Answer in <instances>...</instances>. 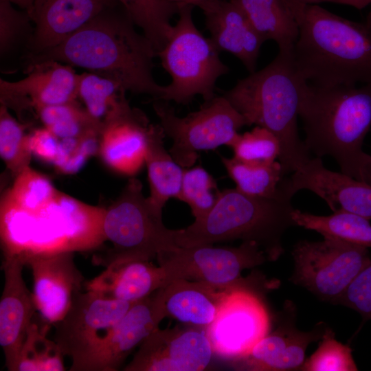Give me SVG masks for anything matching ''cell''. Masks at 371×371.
Masks as SVG:
<instances>
[{"label": "cell", "instance_id": "cell-1", "mask_svg": "<svg viewBox=\"0 0 371 371\" xmlns=\"http://www.w3.org/2000/svg\"><path fill=\"white\" fill-rule=\"evenodd\" d=\"M119 2L106 8L56 46L26 56L27 67L54 60L120 82L127 91L160 100L164 86L153 75L157 53Z\"/></svg>", "mask_w": 371, "mask_h": 371}, {"label": "cell", "instance_id": "cell-2", "mask_svg": "<svg viewBox=\"0 0 371 371\" xmlns=\"http://www.w3.org/2000/svg\"><path fill=\"white\" fill-rule=\"evenodd\" d=\"M299 117L310 153L331 157L341 172L371 185V156L362 148L371 126V84L322 87L307 82Z\"/></svg>", "mask_w": 371, "mask_h": 371}, {"label": "cell", "instance_id": "cell-3", "mask_svg": "<svg viewBox=\"0 0 371 371\" xmlns=\"http://www.w3.org/2000/svg\"><path fill=\"white\" fill-rule=\"evenodd\" d=\"M299 35L294 64L317 86L371 84V19L358 23L295 0Z\"/></svg>", "mask_w": 371, "mask_h": 371}, {"label": "cell", "instance_id": "cell-4", "mask_svg": "<svg viewBox=\"0 0 371 371\" xmlns=\"http://www.w3.org/2000/svg\"><path fill=\"white\" fill-rule=\"evenodd\" d=\"M306 84L294 64L293 54L279 52L265 67L239 80L223 95L245 117L247 126L265 128L278 139L284 178L311 159L297 128Z\"/></svg>", "mask_w": 371, "mask_h": 371}, {"label": "cell", "instance_id": "cell-5", "mask_svg": "<svg viewBox=\"0 0 371 371\" xmlns=\"http://www.w3.org/2000/svg\"><path fill=\"white\" fill-rule=\"evenodd\" d=\"M280 190L274 197L251 196L236 188L220 191L215 205L205 217L184 229H175L177 245L240 240L256 243L269 260H277L284 252V233L295 225L291 216L293 197Z\"/></svg>", "mask_w": 371, "mask_h": 371}, {"label": "cell", "instance_id": "cell-6", "mask_svg": "<svg viewBox=\"0 0 371 371\" xmlns=\"http://www.w3.org/2000/svg\"><path fill=\"white\" fill-rule=\"evenodd\" d=\"M106 240L112 247L93 256V263L106 267L119 261L150 260L163 251L177 247L175 229H168L157 210L145 197L142 183L129 179L107 208L104 221Z\"/></svg>", "mask_w": 371, "mask_h": 371}, {"label": "cell", "instance_id": "cell-7", "mask_svg": "<svg viewBox=\"0 0 371 371\" xmlns=\"http://www.w3.org/2000/svg\"><path fill=\"white\" fill-rule=\"evenodd\" d=\"M194 5H180L179 19L163 49L157 53L171 82L164 86L160 100L187 104L196 95L205 101L215 96L217 80L229 69L220 58V52L194 23Z\"/></svg>", "mask_w": 371, "mask_h": 371}, {"label": "cell", "instance_id": "cell-8", "mask_svg": "<svg viewBox=\"0 0 371 371\" xmlns=\"http://www.w3.org/2000/svg\"><path fill=\"white\" fill-rule=\"evenodd\" d=\"M153 109L165 135L172 140L169 153L183 168L192 166L201 150L223 145L230 147L238 130L247 126L245 117L223 95L205 101L198 111L183 117H178L166 101L155 100Z\"/></svg>", "mask_w": 371, "mask_h": 371}, {"label": "cell", "instance_id": "cell-9", "mask_svg": "<svg viewBox=\"0 0 371 371\" xmlns=\"http://www.w3.org/2000/svg\"><path fill=\"white\" fill-rule=\"evenodd\" d=\"M291 254L294 271L290 281L335 304L371 261L367 247L328 237L318 241L300 240Z\"/></svg>", "mask_w": 371, "mask_h": 371}, {"label": "cell", "instance_id": "cell-10", "mask_svg": "<svg viewBox=\"0 0 371 371\" xmlns=\"http://www.w3.org/2000/svg\"><path fill=\"white\" fill-rule=\"evenodd\" d=\"M156 258L165 273L166 285L177 280L235 285L245 282L240 280L245 269L269 260L266 253L251 242H242L238 247L177 246L159 253Z\"/></svg>", "mask_w": 371, "mask_h": 371}, {"label": "cell", "instance_id": "cell-11", "mask_svg": "<svg viewBox=\"0 0 371 371\" xmlns=\"http://www.w3.org/2000/svg\"><path fill=\"white\" fill-rule=\"evenodd\" d=\"M270 328L269 313L262 298L243 283L230 291L205 331L214 355L230 362L247 355Z\"/></svg>", "mask_w": 371, "mask_h": 371}, {"label": "cell", "instance_id": "cell-12", "mask_svg": "<svg viewBox=\"0 0 371 371\" xmlns=\"http://www.w3.org/2000/svg\"><path fill=\"white\" fill-rule=\"evenodd\" d=\"M161 288L135 302L70 371H115L133 350L166 318Z\"/></svg>", "mask_w": 371, "mask_h": 371}, {"label": "cell", "instance_id": "cell-13", "mask_svg": "<svg viewBox=\"0 0 371 371\" xmlns=\"http://www.w3.org/2000/svg\"><path fill=\"white\" fill-rule=\"evenodd\" d=\"M214 355L204 328L186 325L152 332L124 371H201Z\"/></svg>", "mask_w": 371, "mask_h": 371}, {"label": "cell", "instance_id": "cell-14", "mask_svg": "<svg viewBox=\"0 0 371 371\" xmlns=\"http://www.w3.org/2000/svg\"><path fill=\"white\" fill-rule=\"evenodd\" d=\"M134 303L105 299L85 290L79 291L65 317L54 324V341L74 364L109 333Z\"/></svg>", "mask_w": 371, "mask_h": 371}, {"label": "cell", "instance_id": "cell-15", "mask_svg": "<svg viewBox=\"0 0 371 371\" xmlns=\"http://www.w3.org/2000/svg\"><path fill=\"white\" fill-rule=\"evenodd\" d=\"M27 76L18 81L0 79V102L23 121L27 112L78 98L79 74L73 67L54 60L29 65Z\"/></svg>", "mask_w": 371, "mask_h": 371}, {"label": "cell", "instance_id": "cell-16", "mask_svg": "<svg viewBox=\"0 0 371 371\" xmlns=\"http://www.w3.org/2000/svg\"><path fill=\"white\" fill-rule=\"evenodd\" d=\"M74 251L20 255L32 273L33 297L40 317L54 325L69 311L84 278L76 267ZM19 255V254H18Z\"/></svg>", "mask_w": 371, "mask_h": 371}, {"label": "cell", "instance_id": "cell-17", "mask_svg": "<svg viewBox=\"0 0 371 371\" xmlns=\"http://www.w3.org/2000/svg\"><path fill=\"white\" fill-rule=\"evenodd\" d=\"M279 188L291 197L308 190L322 199L333 212L345 211L371 219V185L327 169L321 158H311L284 178Z\"/></svg>", "mask_w": 371, "mask_h": 371}, {"label": "cell", "instance_id": "cell-18", "mask_svg": "<svg viewBox=\"0 0 371 371\" xmlns=\"http://www.w3.org/2000/svg\"><path fill=\"white\" fill-rule=\"evenodd\" d=\"M117 0H34L27 11L34 30L25 57L52 48Z\"/></svg>", "mask_w": 371, "mask_h": 371}, {"label": "cell", "instance_id": "cell-19", "mask_svg": "<svg viewBox=\"0 0 371 371\" xmlns=\"http://www.w3.org/2000/svg\"><path fill=\"white\" fill-rule=\"evenodd\" d=\"M25 263L20 255L3 256L4 286L0 301V345L5 366L15 371L17 360L36 308L23 280Z\"/></svg>", "mask_w": 371, "mask_h": 371}, {"label": "cell", "instance_id": "cell-20", "mask_svg": "<svg viewBox=\"0 0 371 371\" xmlns=\"http://www.w3.org/2000/svg\"><path fill=\"white\" fill-rule=\"evenodd\" d=\"M326 328L325 325L319 324L310 331H302L289 319L269 331L247 355L229 363L236 370H300L308 346L319 341Z\"/></svg>", "mask_w": 371, "mask_h": 371}, {"label": "cell", "instance_id": "cell-21", "mask_svg": "<svg viewBox=\"0 0 371 371\" xmlns=\"http://www.w3.org/2000/svg\"><path fill=\"white\" fill-rule=\"evenodd\" d=\"M210 39L219 50L238 58L250 72L255 71L264 41L241 8L232 0H200Z\"/></svg>", "mask_w": 371, "mask_h": 371}, {"label": "cell", "instance_id": "cell-22", "mask_svg": "<svg viewBox=\"0 0 371 371\" xmlns=\"http://www.w3.org/2000/svg\"><path fill=\"white\" fill-rule=\"evenodd\" d=\"M151 126L146 115L133 107L105 124L98 150L104 163L124 176L131 177L139 172L145 164Z\"/></svg>", "mask_w": 371, "mask_h": 371}, {"label": "cell", "instance_id": "cell-23", "mask_svg": "<svg viewBox=\"0 0 371 371\" xmlns=\"http://www.w3.org/2000/svg\"><path fill=\"white\" fill-rule=\"evenodd\" d=\"M166 285L163 269L150 260L113 262L100 275L85 280V291L110 300L135 302Z\"/></svg>", "mask_w": 371, "mask_h": 371}, {"label": "cell", "instance_id": "cell-24", "mask_svg": "<svg viewBox=\"0 0 371 371\" xmlns=\"http://www.w3.org/2000/svg\"><path fill=\"white\" fill-rule=\"evenodd\" d=\"M219 286L177 280L161 288L166 316L188 326L207 327L216 318L227 295L238 285Z\"/></svg>", "mask_w": 371, "mask_h": 371}, {"label": "cell", "instance_id": "cell-25", "mask_svg": "<svg viewBox=\"0 0 371 371\" xmlns=\"http://www.w3.org/2000/svg\"><path fill=\"white\" fill-rule=\"evenodd\" d=\"M265 41L273 40L279 52L292 54L299 35L295 0H232Z\"/></svg>", "mask_w": 371, "mask_h": 371}, {"label": "cell", "instance_id": "cell-26", "mask_svg": "<svg viewBox=\"0 0 371 371\" xmlns=\"http://www.w3.org/2000/svg\"><path fill=\"white\" fill-rule=\"evenodd\" d=\"M165 136L160 124H152L145 158L150 186L148 199L160 212L170 199H177L184 170L166 150Z\"/></svg>", "mask_w": 371, "mask_h": 371}, {"label": "cell", "instance_id": "cell-27", "mask_svg": "<svg viewBox=\"0 0 371 371\" xmlns=\"http://www.w3.org/2000/svg\"><path fill=\"white\" fill-rule=\"evenodd\" d=\"M127 91L119 81L85 71L79 74L78 98L88 113L103 126L129 110Z\"/></svg>", "mask_w": 371, "mask_h": 371}, {"label": "cell", "instance_id": "cell-28", "mask_svg": "<svg viewBox=\"0 0 371 371\" xmlns=\"http://www.w3.org/2000/svg\"><path fill=\"white\" fill-rule=\"evenodd\" d=\"M291 216L295 225L315 231L323 237L371 247L370 220L359 214L339 211L329 216H318L294 209Z\"/></svg>", "mask_w": 371, "mask_h": 371}, {"label": "cell", "instance_id": "cell-29", "mask_svg": "<svg viewBox=\"0 0 371 371\" xmlns=\"http://www.w3.org/2000/svg\"><path fill=\"white\" fill-rule=\"evenodd\" d=\"M135 25L150 41L158 53L166 44L172 31L170 21L179 13V5L168 0H117Z\"/></svg>", "mask_w": 371, "mask_h": 371}, {"label": "cell", "instance_id": "cell-30", "mask_svg": "<svg viewBox=\"0 0 371 371\" xmlns=\"http://www.w3.org/2000/svg\"><path fill=\"white\" fill-rule=\"evenodd\" d=\"M36 315L28 328L15 371L65 370L63 354L56 343L47 337L52 325L40 315L36 320Z\"/></svg>", "mask_w": 371, "mask_h": 371}, {"label": "cell", "instance_id": "cell-31", "mask_svg": "<svg viewBox=\"0 0 371 371\" xmlns=\"http://www.w3.org/2000/svg\"><path fill=\"white\" fill-rule=\"evenodd\" d=\"M221 161L239 191L260 197H274L280 194L279 184L284 177L279 161L252 164L225 157H221Z\"/></svg>", "mask_w": 371, "mask_h": 371}, {"label": "cell", "instance_id": "cell-32", "mask_svg": "<svg viewBox=\"0 0 371 371\" xmlns=\"http://www.w3.org/2000/svg\"><path fill=\"white\" fill-rule=\"evenodd\" d=\"M43 126L59 139L102 132V126L75 102L47 106L36 112Z\"/></svg>", "mask_w": 371, "mask_h": 371}, {"label": "cell", "instance_id": "cell-33", "mask_svg": "<svg viewBox=\"0 0 371 371\" xmlns=\"http://www.w3.org/2000/svg\"><path fill=\"white\" fill-rule=\"evenodd\" d=\"M14 177L12 186L5 194L16 205L30 213L43 209L58 192L46 176L30 166Z\"/></svg>", "mask_w": 371, "mask_h": 371}, {"label": "cell", "instance_id": "cell-34", "mask_svg": "<svg viewBox=\"0 0 371 371\" xmlns=\"http://www.w3.org/2000/svg\"><path fill=\"white\" fill-rule=\"evenodd\" d=\"M23 124L19 123L3 104L0 107V155L7 168L15 177L30 166L32 155L29 135L25 133Z\"/></svg>", "mask_w": 371, "mask_h": 371}, {"label": "cell", "instance_id": "cell-35", "mask_svg": "<svg viewBox=\"0 0 371 371\" xmlns=\"http://www.w3.org/2000/svg\"><path fill=\"white\" fill-rule=\"evenodd\" d=\"M219 192L215 179L202 166L184 168L177 199L189 205L195 220L203 218L212 210Z\"/></svg>", "mask_w": 371, "mask_h": 371}, {"label": "cell", "instance_id": "cell-36", "mask_svg": "<svg viewBox=\"0 0 371 371\" xmlns=\"http://www.w3.org/2000/svg\"><path fill=\"white\" fill-rule=\"evenodd\" d=\"M230 148L235 159L252 164H269L280 154L278 139L265 128L256 126L250 131L239 134Z\"/></svg>", "mask_w": 371, "mask_h": 371}, {"label": "cell", "instance_id": "cell-37", "mask_svg": "<svg viewBox=\"0 0 371 371\" xmlns=\"http://www.w3.org/2000/svg\"><path fill=\"white\" fill-rule=\"evenodd\" d=\"M303 371H356L352 349L338 341L332 329H325L317 350L305 359Z\"/></svg>", "mask_w": 371, "mask_h": 371}, {"label": "cell", "instance_id": "cell-38", "mask_svg": "<svg viewBox=\"0 0 371 371\" xmlns=\"http://www.w3.org/2000/svg\"><path fill=\"white\" fill-rule=\"evenodd\" d=\"M27 11L14 9L8 0H0L1 57L13 51L24 42L27 45L34 30ZM27 48V47H26Z\"/></svg>", "mask_w": 371, "mask_h": 371}, {"label": "cell", "instance_id": "cell-39", "mask_svg": "<svg viewBox=\"0 0 371 371\" xmlns=\"http://www.w3.org/2000/svg\"><path fill=\"white\" fill-rule=\"evenodd\" d=\"M101 133L93 132L80 137L60 139L58 155L53 164L64 174L77 172L86 161L98 153Z\"/></svg>", "mask_w": 371, "mask_h": 371}, {"label": "cell", "instance_id": "cell-40", "mask_svg": "<svg viewBox=\"0 0 371 371\" xmlns=\"http://www.w3.org/2000/svg\"><path fill=\"white\" fill-rule=\"evenodd\" d=\"M337 304L356 311L365 321L371 319V261L352 280Z\"/></svg>", "mask_w": 371, "mask_h": 371}, {"label": "cell", "instance_id": "cell-41", "mask_svg": "<svg viewBox=\"0 0 371 371\" xmlns=\"http://www.w3.org/2000/svg\"><path fill=\"white\" fill-rule=\"evenodd\" d=\"M28 135L32 154L42 161L53 164L58 155L60 139L44 126L36 128Z\"/></svg>", "mask_w": 371, "mask_h": 371}, {"label": "cell", "instance_id": "cell-42", "mask_svg": "<svg viewBox=\"0 0 371 371\" xmlns=\"http://www.w3.org/2000/svg\"><path fill=\"white\" fill-rule=\"evenodd\" d=\"M300 1L310 5H317L322 3H333L354 7L358 10H362L371 5V0H299ZM369 14L371 15V11Z\"/></svg>", "mask_w": 371, "mask_h": 371}, {"label": "cell", "instance_id": "cell-43", "mask_svg": "<svg viewBox=\"0 0 371 371\" xmlns=\"http://www.w3.org/2000/svg\"><path fill=\"white\" fill-rule=\"evenodd\" d=\"M12 3L19 6L23 10L28 11L33 3L34 0H8Z\"/></svg>", "mask_w": 371, "mask_h": 371}, {"label": "cell", "instance_id": "cell-44", "mask_svg": "<svg viewBox=\"0 0 371 371\" xmlns=\"http://www.w3.org/2000/svg\"><path fill=\"white\" fill-rule=\"evenodd\" d=\"M200 0H186L183 5H192L195 6V4Z\"/></svg>", "mask_w": 371, "mask_h": 371}, {"label": "cell", "instance_id": "cell-45", "mask_svg": "<svg viewBox=\"0 0 371 371\" xmlns=\"http://www.w3.org/2000/svg\"><path fill=\"white\" fill-rule=\"evenodd\" d=\"M168 1L177 3L180 6V5H183L186 0H168Z\"/></svg>", "mask_w": 371, "mask_h": 371}]
</instances>
